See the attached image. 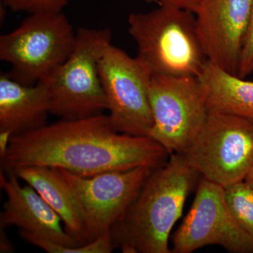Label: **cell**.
<instances>
[{
	"label": "cell",
	"instance_id": "cell-4",
	"mask_svg": "<svg viewBox=\"0 0 253 253\" xmlns=\"http://www.w3.org/2000/svg\"><path fill=\"white\" fill-rule=\"evenodd\" d=\"M109 28H81L67 59L41 81L51 101V114L76 120L101 114L107 110L100 81L99 63L111 44Z\"/></svg>",
	"mask_w": 253,
	"mask_h": 253
},
{
	"label": "cell",
	"instance_id": "cell-2",
	"mask_svg": "<svg viewBox=\"0 0 253 253\" xmlns=\"http://www.w3.org/2000/svg\"><path fill=\"white\" fill-rule=\"evenodd\" d=\"M201 176L181 154L151 172L122 217L110 229L115 249L123 253H172L169 239L186 200Z\"/></svg>",
	"mask_w": 253,
	"mask_h": 253
},
{
	"label": "cell",
	"instance_id": "cell-16",
	"mask_svg": "<svg viewBox=\"0 0 253 253\" xmlns=\"http://www.w3.org/2000/svg\"><path fill=\"white\" fill-rule=\"evenodd\" d=\"M224 197L238 224L253 237V191L246 180L224 188Z\"/></svg>",
	"mask_w": 253,
	"mask_h": 253
},
{
	"label": "cell",
	"instance_id": "cell-6",
	"mask_svg": "<svg viewBox=\"0 0 253 253\" xmlns=\"http://www.w3.org/2000/svg\"><path fill=\"white\" fill-rule=\"evenodd\" d=\"M181 154L201 177L224 188L245 181L253 165V121L210 111L201 132Z\"/></svg>",
	"mask_w": 253,
	"mask_h": 253
},
{
	"label": "cell",
	"instance_id": "cell-12",
	"mask_svg": "<svg viewBox=\"0 0 253 253\" xmlns=\"http://www.w3.org/2000/svg\"><path fill=\"white\" fill-rule=\"evenodd\" d=\"M253 0H201L195 11L208 61L237 76Z\"/></svg>",
	"mask_w": 253,
	"mask_h": 253
},
{
	"label": "cell",
	"instance_id": "cell-1",
	"mask_svg": "<svg viewBox=\"0 0 253 253\" xmlns=\"http://www.w3.org/2000/svg\"><path fill=\"white\" fill-rule=\"evenodd\" d=\"M167 150L149 136L120 132L109 116L61 119L36 130L13 136L4 156L1 172L28 166L60 168L91 176L140 166L157 169L169 159Z\"/></svg>",
	"mask_w": 253,
	"mask_h": 253
},
{
	"label": "cell",
	"instance_id": "cell-18",
	"mask_svg": "<svg viewBox=\"0 0 253 253\" xmlns=\"http://www.w3.org/2000/svg\"><path fill=\"white\" fill-rule=\"evenodd\" d=\"M253 73V0L251 19L240 59L237 76L246 78Z\"/></svg>",
	"mask_w": 253,
	"mask_h": 253
},
{
	"label": "cell",
	"instance_id": "cell-17",
	"mask_svg": "<svg viewBox=\"0 0 253 253\" xmlns=\"http://www.w3.org/2000/svg\"><path fill=\"white\" fill-rule=\"evenodd\" d=\"M70 0H1V6L29 14L62 12Z\"/></svg>",
	"mask_w": 253,
	"mask_h": 253
},
{
	"label": "cell",
	"instance_id": "cell-19",
	"mask_svg": "<svg viewBox=\"0 0 253 253\" xmlns=\"http://www.w3.org/2000/svg\"><path fill=\"white\" fill-rule=\"evenodd\" d=\"M201 0H160V4L176 6L195 13Z\"/></svg>",
	"mask_w": 253,
	"mask_h": 253
},
{
	"label": "cell",
	"instance_id": "cell-11",
	"mask_svg": "<svg viewBox=\"0 0 253 253\" xmlns=\"http://www.w3.org/2000/svg\"><path fill=\"white\" fill-rule=\"evenodd\" d=\"M172 253L215 245L231 253H253V237L232 215L223 186L200 178L191 209L174 233Z\"/></svg>",
	"mask_w": 253,
	"mask_h": 253
},
{
	"label": "cell",
	"instance_id": "cell-15",
	"mask_svg": "<svg viewBox=\"0 0 253 253\" xmlns=\"http://www.w3.org/2000/svg\"><path fill=\"white\" fill-rule=\"evenodd\" d=\"M199 78L210 111L253 121V82L226 72L209 61Z\"/></svg>",
	"mask_w": 253,
	"mask_h": 253
},
{
	"label": "cell",
	"instance_id": "cell-24",
	"mask_svg": "<svg viewBox=\"0 0 253 253\" xmlns=\"http://www.w3.org/2000/svg\"><path fill=\"white\" fill-rule=\"evenodd\" d=\"M146 1H149V2H156L158 5L161 4L159 0H146Z\"/></svg>",
	"mask_w": 253,
	"mask_h": 253
},
{
	"label": "cell",
	"instance_id": "cell-21",
	"mask_svg": "<svg viewBox=\"0 0 253 253\" xmlns=\"http://www.w3.org/2000/svg\"><path fill=\"white\" fill-rule=\"evenodd\" d=\"M5 233L3 232L1 230V237H0V241H1V249H0V252L1 253H11L12 252L13 247L11 246V243L9 242V239H7L6 236H5Z\"/></svg>",
	"mask_w": 253,
	"mask_h": 253
},
{
	"label": "cell",
	"instance_id": "cell-20",
	"mask_svg": "<svg viewBox=\"0 0 253 253\" xmlns=\"http://www.w3.org/2000/svg\"><path fill=\"white\" fill-rule=\"evenodd\" d=\"M12 134L8 131H0V157L4 156L9 146Z\"/></svg>",
	"mask_w": 253,
	"mask_h": 253
},
{
	"label": "cell",
	"instance_id": "cell-23",
	"mask_svg": "<svg viewBox=\"0 0 253 253\" xmlns=\"http://www.w3.org/2000/svg\"><path fill=\"white\" fill-rule=\"evenodd\" d=\"M252 178H253V165L252 168H251V172H250L249 176H248V177L246 178V179H252Z\"/></svg>",
	"mask_w": 253,
	"mask_h": 253
},
{
	"label": "cell",
	"instance_id": "cell-5",
	"mask_svg": "<svg viewBox=\"0 0 253 253\" xmlns=\"http://www.w3.org/2000/svg\"><path fill=\"white\" fill-rule=\"evenodd\" d=\"M76 33L62 12L29 14L14 31L0 36V59L23 84L42 81L72 53Z\"/></svg>",
	"mask_w": 253,
	"mask_h": 253
},
{
	"label": "cell",
	"instance_id": "cell-8",
	"mask_svg": "<svg viewBox=\"0 0 253 253\" xmlns=\"http://www.w3.org/2000/svg\"><path fill=\"white\" fill-rule=\"evenodd\" d=\"M149 100L154 120L149 137L169 155L181 154L194 142L209 115L199 77L153 76Z\"/></svg>",
	"mask_w": 253,
	"mask_h": 253
},
{
	"label": "cell",
	"instance_id": "cell-22",
	"mask_svg": "<svg viewBox=\"0 0 253 253\" xmlns=\"http://www.w3.org/2000/svg\"><path fill=\"white\" fill-rule=\"evenodd\" d=\"M246 181H247L248 183H249L250 186H251V189H252L253 191V178H252V179H246Z\"/></svg>",
	"mask_w": 253,
	"mask_h": 253
},
{
	"label": "cell",
	"instance_id": "cell-9",
	"mask_svg": "<svg viewBox=\"0 0 253 253\" xmlns=\"http://www.w3.org/2000/svg\"><path fill=\"white\" fill-rule=\"evenodd\" d=\"M110 119L118 131L149 136L153 126L149 89L153 73L140 58L109 44L99 63Z\"/></svg>",
	"mask_w": 253,
	"mask_h": 253
},
{
	"label": "cell",
	"instance_id": "cell-13",
	"mask_svg": "<svg viewBox=\"0 0 253 253\" xmlns=\"http://www.w3.org/2000/svg\"><path fill=\"white\" fill-rule=\"evenodd\" d=\"M51 101L41 82L23 84L10 76L0 74V131L22 135L46 125Z\"/></svg>",
	"mask_w": 253,
	"mask_h": 253
},
{
	"label": "cell",
	"instance_id": "cell-10",
	"mask_svg": "<svg viewBox=\"0 0 253 253\" xmlns=\"http://www.w3.org/2000/svg\"><path fill=\"white\" fill-rule=\"evenodd\" d=\"M59 169L77 201L84 222L85 244L110 231L155 169L140 166L83 176Z\"/></svg>",
	"mask_w": 253,
	"mask_h": 253
},
{
	"label": "cell",
	"instance_id": "cell-7",
	"mask_svg": "<svg viewBox=\"0 0 253 253\" xmlns=\"http://www.w3.org/2000/svg\"><path fill=\"white\" fill-rule=\"evenodd\" d=\"M0 186L6 196L0 229L17 226L29 233L24 236L26 241L48 253H111L115 249L110 231L90 243L80 244L41 195L28 184L21 186L14 173L0 172Z\"/></svg>",
	"mask_w": 253,
	"mask_h": 253
},
{
	"label": "cell",
	"instance_id": "cell-14",
	"mask_svg": "<svg viewBox=\"0 0 253 253\" xmlns=\"http://www.w3.org/2000/svg\"><path fill=\"white\" fill-rule=\"evenodd\" d=\"M32 186L50 207L59 214L66 231L82 245L84 241V225L77 201L59 168L28 166L12 172ZM9 173V172H8Z\"/></svg>",
	"mask_w": 253,
	"mask_h": 253
},
{
	"label": "cell",
	"instance_id": "cell-3",
	"mask_svg": "<svg viewBox=\"0 0 253 253\" xmlns=\"http://www.w3.org/2000/svg\"><path fill=\"white\" fill-rule=\"evenodd\" d=\"M128 32L153 76L199 77L207 63L194 13L160 4L148 12L131 13Z\"/></svg>",
	"mask_w": 253,
	"mask_h": 253
}]
</instances>
